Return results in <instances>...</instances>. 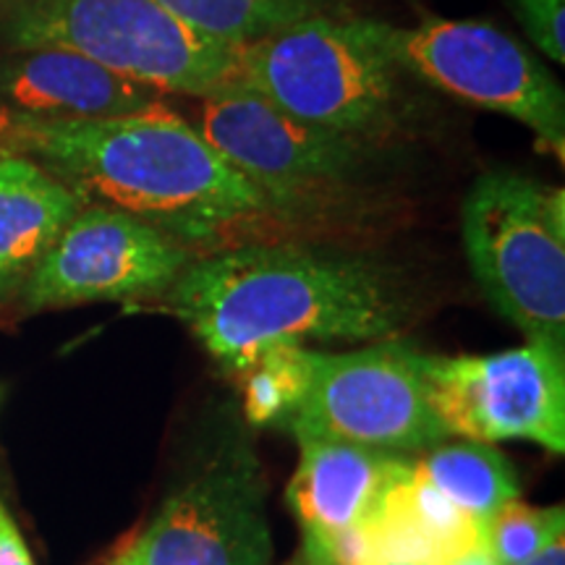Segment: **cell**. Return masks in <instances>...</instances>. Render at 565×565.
Segmentation results:
<instances>
[{
    "instance_id": "cell-1",
    "label": "cell",
    "mask_w": 565,
    "mask_h": 565,
    "mask_svg": "<svg viewBox=\"0 0 565 565\" xmlns=\"http://www.w3.org/2000/svg\"><path fill=\"white\" fill-rule=\"evenodd\" d=\"M6 150L79 194L121 210L189 252H221L280 223L270 202L166 100L118 118L0 113Z\"/></svg>"
},
{
    "instance_id": "cell-2",
    "label": "cell",
    "mask_w": 565,
    "mask_h": 565,
    "mask_svg": "<svg viewBox=\"0 0 565 565\" xmlns=\"http://www.w3.org/2000/svg\"><path fill=\"white\" fill-rule=\"evenodd\" d=\"M168 309L231 374L273 343H377L404 333L412 301L391 267L303 242H246L189 263Z\"/></svg>"
},
{
    "instance_id": "cell-3",
    "label": "cell",
    "mask_w": 565,
    "mask_h": 565,
    "mask_svg": "<svg viewBox=\"0 0 565 565\" xmlns=\"http://www.w3.org/2000/svg\"><path fill=\"white\" fill-rule=\"evenodd\" d=\"M408 79L380 21L307 19L242 47V87L299 121L374 145L401 126Z\"/></svg>"
},
{
    "instance_id": "cell-4",
    "label": "cell",
    "mask_w": 565,
    "mask_h": 565,
    "mask_svg": "<svg viewBox=\"0 0 565 565\" xmlns=\"http://www.w3.org/2000/svg\"><path fill=\"white\" fill-rule=\"evenodd\" d=\"M0 40L9 51L87 55L162 95L202 100L242 87V47L194 32L158 0H13Z\"/></svg>"
},
{
    "instance_id": "cell-5",
    "label": "cell",
    "mask_w": 565,
    "mask_h": 565,
    "mask_svg": "<svg viewBox=\"0 0 565 565\" xmlns=\"http://www.w3.org/2000/svg\"><path fill=\"white\" fill-rule=\"evenodd\" d=\"M471 275L526 341L565 351V192L511 171L479 175L461 210Z\"/></svg>"
},
{
    "instance_id": "cell-6",
    "label": "cell",
    "mask_w": 565,
    "mask_h": 565,
    "mask_svg": "<svg viewBox=\"0 0 565 565\" xmlns=\"http://www.w3.org/2000/svg\"><path fill=\"white\" fill-rule=\"evenodd\" d=\"M194 129L265 194L280 223L349 200L383 147L299 121L246 87L202 97Z\"/></svg>"
},
{
    "instance_id": "cell-7",
    "label": "cell",
    "mask_w": 565,
    "mask_h": 565,
    "mask_svg": "<svg viewBox=\"0 0 565 565\" xmlns=\"http://www.w3.org/2000/svg\"><path fill=\"white\" fill-rule=\"evenodd\" d=\"M422 356L401 338L345 353L317 351L312 383L280 429L296 443H351L398 456L448 440L429 406Z\"/></svg>"
},
{
    "instance_id": "cell-8",
    "label": "cell",
    "mask_w": 565,
    "mask_h": 565,
    "mask_svg": "<svg viewBox=\"0 0 565 565\" xmlns=\"http://www.w3.org/2000/svg\"><path fill=\"white\" fill-rule=\"evenodd\" d=\"M395 58L412 79L477 108L503 113L565 158V92L521 42L482 21H440L398 30L387 26Z\"/></svg>"
},
{
    "instance_id": "cell-9",
    "label": "cell",
    "mask_w": 565,
    "mask_h": 565,
    "mask_svg": "<svg viewBox=\"0 0 565 565\" xmlns=\"http://www.w3.org/2000/svg\"><path fill=\"white\" fill-rule=\"evenodd\" d=\"M427 398L445 433L526 440L565 454V351L526 341L484 356H422Z\"/></svg>"
},
{
    "instance_id": "cell-10",
    "label": "cell",
    "mask_w": 565,
    "mask_h": 565,
    "mask_svg": "<svg viewBox=\"0 0 565 565\" xmlns=\"http://www.w3.org/2000/svg\"><path fill=\"white\" fill-rule=\"evenodd\" d=\"M273 555L263 469L252 450L233 445L168 494L118 557L126 565H273Z\"/></svg>"
},
{
    "instance_id": "cell-11",
    "label": "cell",
    "mask_w": 565,
    "mask_h": 565,
    "mask_svg": "<svg viewBox=\"0 0 565 565\" xmlns=\"http://www.w3.org/2000/svg\"><path fill=\"white\" fill-rule=\"evenodd\" d=\"M196 257L129 212L84 204L19 294L26 315L166 296Z\"/></svg>"
},
{
    "instance_id": "cell-12",
    "label": "cell",
    "mask_w": 565,
    "mask_h": 565,
    "mask_svg": "<svg viewBox=\"0 0 565 565\" xmlns=\"http://www.w3.org/2000/svg\"><path fill=\"white\" fill-rule=\"evenodd\" d=\"M166 95L100 66L87 55L34 47L0 55V105L34 118H118Z\"/></svg>"
},
{
    "instance_id": "cell-13",
    "label": "cell",
    "mask_w": 565,
    "mask_h": 565,
    "mask_svg": "<svg viewBox=\"0 0 565 565\" xmlns=\"http://www.w3.org/2000/svg\"><path fill=\"white\" fill-rule=\"evenodd\" d=\"M299 445V466L286 503L303 534H330L362 521L408 466L406 456L364 445L330 440Z\"/></svg>"
},
{
    "instance_id": "cell-14",
    "label": "cell",
    "mask_w": 565,
    "mask_h": 565,
    "mask_svg": "<svg viewBox=\"0 0 565 565\" xmlns=\"http://www.w3.org/2000/svg\"><path fill=\"white\" fill-rule=\"evenodd\" d=\"M82 207L79 194L40 162L19 152L0 154V307L24 291Z\"/></svg>"
},
{
    "instance_id": "cell-15",
    "label": "cell",
    "mask_w": 565,
    "mask_h": 565,
    "mask_svg": "<svg viewBox=\"0 0 565 565\" xmlns=\"http://www.w3.org/2000/svg\"><path fill=\"white\" fill-rule=\"evenodd\" d=\"M416 456V475L482 524L500 505L521 498L519 475L492 443L443 440Z\"/></svg>"
},
{
    "instance_id": "cell-16",
    "label": "cell",
    "mask_w": 565,
    "mask_h": 565,
    "mask_svg": "<svg viewBox=\"0 0 565 565\" xmlns=\"http://www.w3.org/2000/svg\"><path fill=\"white\" fill-rule=\"evenodd\" d=\"M204 38L244 47L307 19L335 17L341 0H158Z\"/></svg>"
},
{
    "instance_id": "cell-17",
    "label": "cell",
    "mask_w": 565,
    "mask_h": 565,
    "mask_svg": "<svg viewBox=\"0 0 565 565\" xmlns=\"http://www.w3.org/2000/svg\"><path fill=\"white\" fill-rule=\"evenodd\" d=\"M383 498L398 511L414 532L443 557L445 563L458 555L484 547V524L450 503L445 494L422 479L408 463L404 475L395 477Z\"/></svg>"
},
{
    "instance_id": "cell-18",
    "label": "cell",
    "mask_w": 565,
    "mask_h": 565,
    "mask_svg": "<svg viewBox=\"0 0 565 565\" xmlns=\"http://www.w3.org/2000/svg\"><path fill=\"white\" fill-rule=\"evenodd\" d=\"M317 351L303 343H273L242 374L244 416L254 427L280 429L312 383Z\"/></svg>"
},
{
    "instance_id": "cell-19",
    "label": "cell",
    "mask_w": 565,
    "mask_h": 565,
    "mask_svg": "<svg viewBox=\"0 0 565 565\" xmlns=\"http://www.w3.org/2000/svg\"><path fill=\"white\" fill-rule=\"evenodd\" d=\"M565 534V508H534L515 498L484 521V553L492 565H519Z\"/></svg>"
},
{
    "instance_id": "cell-20",
    "label": "cell",
    "mask_w": 565,
    "mask_h": 565,
    "mask_svg": "<svg viewBox=\"0 0 565 565\" xmlns=\"http://www.w3.org/2000/svg\"><path fill=\"white\" fill-rule=\"evenodd\" d=\"M513 13L550 61L565 63V0H513Z\"/></svg>"
},
{
    "instance_id": "cell-21",
    "label": "cell",
    "mask_w": 565,
    "mask_h": 565,
    "mask_svg": "<svg viewBox=\"0 0 565 565\" xmlns=\"http://www.w3.org/2000/svg\"><path fill=\"white\" fill-rule=\"evenodd\" d=\"M0 565H34V557L21 536L17 521L0 500Z\"/></svg>"
},
{
    "instance_id": "cell-22",
    "label": "cell",
    "mask_w": 565,
    "mask_h": 565,
    "mask_svg": "<svg viewBox=\"0 0 565 565\" xmlns=\"http://www.w3.org/2000/svg\"><path fill=\"white\" fill-rule=\"evenodd\" d=\"M519 565H565V534L555 536L547 547H542L534 557Z\"/></svg>"
},
{
    "instance_id": "cell-23",
    "label": "cell",
    "mask_w": 565,
    "mask_h": 565,
    "mask_svg": "<svg viewBox=\"0 0 565 565\" xmlns=\"http://www.w3.org/2000/svg\"><path fill=\"white\" fill-rule=\"evenodd\" d=\"M443 565H492V561H490V555H487L484 547H482V550H475V553L458 555V557H454V561H448V563H443Z\"/></svg>"
},
{
    "instance_id": "cell-24",
    "label": "cell",
    "mask_w": 565,
    "mask_h": 565,
    "mask_svg": "<svg viewBox=\"0 0 565 565\" xmlns=\"http://www.w3.org/2000/svg\"><path fill=\"white\" fill-rule=\"evenodd\" d=\"M11 6H13V0H0V21L6 19V13L11 11Z\"/></svg>"
},
{
    "instance_id": "cell-25",
    "label": "cell",
    "mask_w": 565,
    "mask_h": 565,
    "mask_svg": "<svg viewBox=\"0 0 565 565\" xmlns=\"http://www.w3.org/2000/svg\"><path fill=\"white\" fill-rule=\"evenodd\" d=\"M3 152H9V150H6V139H3V131H0V154H3Z\"/></svg>"
},
{
    "instance_id": "cell-26",
    "label": "cell",
    "mask_w": 565,
    "mask_h": 565,
    "mask_svg": "<svg viewBox=\"0 0 565 565\" xmlns=\"http://www.w3.org/2000/svg\"><path fill=\"white\" fill-rule=\"evenodd\" d=\"M110 565H126V563H124V561H121V557H116V561H113V563H110Z\"/></svg>"
},
{
    "instance_id": "cell-27",
    "label": "cell",
    "mask_w": 565,
    "mask_h": 565,
    "mask_svg": "<svg viewBox=\"0 0 565 565\" xmlns=\"http://www.w3.org/2000/svg\"><path fill=\"white\" fill-rule=\"evenodd\" d=\"M0 395H3V387H0Z\"/></svg>"
}]
</instances>
